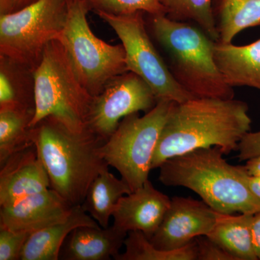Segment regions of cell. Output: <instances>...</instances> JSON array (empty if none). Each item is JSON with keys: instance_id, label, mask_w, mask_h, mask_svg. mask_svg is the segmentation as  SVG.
I'll return each mask as SVG.
<instances>
[{"instance_id": "obj_1", "label": "cell", "mask_w": 260, "mask_h": 260, "mask_svg": "<svg viewBox=\"0 0 260 260\" xmlns=\"http://www.w3.org/2000/svg\"><path fill=\"white\" fill-rule=\"evenodd\" d=\"M246 102L235 99H191L173 102L152 160L157 169L172 157L216 146L224 155L238 150L251 130Z\"/></svg>"}, {"instance_id": "obj_2", "label": "cell", "mask_w": 260, "mask_h": 260, "mask_svg": "<svg viewBox=\"0 0 260 260\" xmlns=\"http://www.w3.org/2000/svg\"><path fill=\"white\" fill-rule=\"evenodd\" d=\"M31 139L50 180V188L72 205L83 204L95 178L109 169L102 154L107 141L88 128L70 131L53 117L32 127Z\"/></svg>"}, {"instance_id": "obj_3", "label": "cell", "mask_w": 260, "mask_h": 260, "mask_svg": "<svg viewBox=\"0 0 260 260\" xmlns=\"http://www.w3.org/2000/svg\"><path fill=\"white\" fill-rule=\"evenodd\" d=\"M223 155L213 146L172 157L159 167V180L191 189L220 213L260 212V201L246 185L239 166L231 165Z\"/></svg>"}, {"instance_id": "obj_4", "label": "cell", "mask_w": 260, "mask_h": 260, "mask_svg": "<svg viewBox=\"0 0 260 260\" xmlns=\"http://www.w3.org/2000/svg\"><path fill=\"white\" fill-rule=\"evenodd\" d=\"M154 39L167 56L178 84L194 99H234L213 57L215 42L199 27L167 15H149Z\"/></svg>"}, {"instance_id": "obj_5", "label": "cell", "mask_w": 260, "mask_h": 260, "mask_svg": "<svg viewBox=\"0 0 260 260\" xmlns=\"http://www.w3.org/2000/svg\"><path fill=\"white\" fill-rule=\"evenodd\" d=\"M32 74L35 107L30 127L50 116L75 133L88 128L94 97L80 83L60 41L48 44Z\"/></svg>"}, {"instance_id": "obj_6", "label": "cell", "mask_w": 260, "mask_h": 260, "mask_svg": "<svg viewBox=\"0 0 260 260\" xmlns=\"http://www.w3.org/2000/svg\"><path fill=\"white\" fill-rule=\"evenodd\" d=\"M68 0H37L13 13L0 14V56L32 73L49 43L60 40Z\"/></svg>"}, {"instance_id": "obj_7", "label": "cell", "mask_w": 260, "mask_h": 260, "mask_svg": "<svg viewBox=\"0 0 260 260\" xmlns=\"http://www.w3.org/2000/svg\"><path fill=\"white\" fill-rule=\"evenodd\" d=\"M86 0H68V18L60 42L80 83L93 95L128 71L122 44L111 45L98 38L87 20Z\"/></svg>"}, {"instance_id": "obj_8", "label": "cell", "mask_w": 260, "mask_h": 260, "mask_svg": "<svg viewBox=\"0 0 260 260\" xmlns=\"http://www.w3.org/2000/svg\"><path fill=\"white\" fill-rule=\"evenodd\" d=\"M172 103L158 101L144 116L134 113L125 116L103 146L106 161L119 172L132 191L148 180L154 153Z\"/></svg>"}, {"instance_id": "obj_9", "label": "cell", "mask_w": 260, "mask_h": 260, "mask_svg": "<svg viewBox=\"0 0 260 260\" xmlns=\"http://www.w3.org/2000/svg\"><path fill=\"white\" fill-rule=\"evenodd\" d=\"M93 12L112 27L120 39L125 51L128 71L144 80L157 100L181 103L194 99L176 81L167 62L155 49L147 31L144 13L115 15L99 10Z\"/></svg>"}, {"instance_id": "obj_10", "label": "cell", "mask_w": 260, "mask_h": 260, "mask_svg": "<svg viewBox=\"0 0 260 260\" xmlns=\"http://www.w3.org/2000/svg\"><path fill=\"white\" fill-rule=\"evenodd\" d=\"M158 100L153 90L133 72L118 75L94 97L88 119V129L108 139L125 116L148 112Z\"/></svg>"}, {"instance_id": "obj_11", "label": "cell", "mask_w": 260, "mask_h": 260, "mask_svg": "<svg viewBox=\"0 0 260 260\" xmlns=\"http://www.w3.org/2000/svg\"><path fill=\"white\" fill-rule=\"evenodd\" d=\"M220 214L203 200L174 197L161 223L149 240L161 250L180 249L196 237L208 236Z\"/></svg>"}, {"instance_id": "obj_12", "label": "cell", "mask_w": 260, "mask_h": 260, "mask_svg": "<svg viewBox=\"0 0 260 260\" xmlns=\"http://www.w3.org/2000/svg\"><path fill=\"white\" fill-rule=\"evenodd\" d=\"M0 207V228L30 234L63 221L73 208L51 188Z\"/></svg>"}, {"instance_id": "obj_13", "label": "cell", "mask_w": 260, "mask_h": 260, "mask_svg": "<svg viewBox=\"0 0 260 260\" xmlns=\"http://www.w3.org/2000/svg\"><path fill=\"white\" fill-rule=\"evenodd\" d=\"M170 203V198L155 189L148 179L139 189L119 200L112 215L113 225L126 234L139 231L150 239Z\"/></svg>"}, {"instance_id": "obj_14", "label": "cell", "mask_w": 260, "mask_h": 260, "mask_svg": "<svg viewBox=\"0 0 260 260\" xmlns=\"http://www.w3.org/2000/svg\"><path fill=\"white\" fill-rule=\"evenodd\" d=\"M0 167V206L50 188L49 175L34 145L13 154Z\"/></svg>"}, {"instance_id": "obj_15", "label": "cell", "mask_w": 260, "mask_h": 260, "mask_svg": "<svg viewBox=\"0 0 260 260\" xmlns=\"http://www.w3.org/2000/svg\"><path fill=\"white\" fill-rule=\"evenodd\" d=\"M127 234L113 225L107 228H76L61 246L59 259H110L119 254Z\"/></svg>"}, {"instance_id": "obj_16", "label": "cell", "mask_w": 260, "mask_h": 260, "mask_svg": "<svg viewBox=\"0 0 260 260\" xmlns=\"http://www.w3.org/2000/svg\"><path fill=\"white\" fill-rule=\"evenodd\" d=\"M213 57L229 85L260 90V39L246 46L215 42Z\"/></svg>"}, {"instance_id": "obj_17", "label": "cell", "mask_w": 260, "mask_h": 260, "mask_svg": "<svg viewBox=\"0 0 260 260\" xmlns=\"http://www.w3.org/2000/svg\"><path fill=\"white\" fill-rule=\"evenodd\" d=\"M82 225L98 227V223L82 205L73 206L68 218L32 233L22 251L21 260H57L70 233Z\"/></svg>"}, {"instance_id": "obj_18", "label": "cell", "mask_w": 260, "mask_h": 260, "mask_svg": "<svg viewBox=\"0 0 260 260\" xmlns=\"http://www.w3.org/2000/svg\"><path fill=\"white\" fill-rule=\"evenodd\" d=\"M217 42L230 44L244 29L260 25V0H213Z\"/></svg>"}, {"instance_id": "obj_19", "label": "cell", "mask_w": 260, "mask_h": 260, "mask_svg": "<svg viewBox=\"0 0 260 260\" xmlns=\"http://www.w3.org/2000/svg\"><path fill=\"white\" fill-rule=\"evenodd\" d=\"M254 214H222L207 237L230 253L237 260H257L251 238Z\"/></svg>"}, {"instance_id": "obj_20", "label": "cell", "mask_w": 260, "mask_h": 260, "mask_svg": "<svg viewBox=\"0 0 260 260\" xmlns=\"http://www.w3.org/2000/svg\"><path fill=\"white\" fill-rule=\"evenodd\" d=\"M132 192L125 181L105 169L89 186L82 206L101 226L107 228L119 200Z\"/></svg>"}, {"instance_id": "obj_21", "label": "cell", "mask_w": 260, "mask_h": 260, "mask_svg": "<svg viewBox=\"0 0 260 260\" xmlns=\"http://www.w3.org/2000/svg\"><path fill=\"white\" fill-rule=\"evenodd\" d=\"M34 109L0 108V166L13 154L34 145L30 124Z\"/></svg>"}, {"instance_id": "obj_22", "label": "cell", "mask_w": 260, "mask_h": 260, "mask_svg": "<svg viewBox=\"0 0 260 260\" xmlns=\"http://www.w3.org/2000/svg\"><path fill=\"white\" fill-rule=\"evenodd\" d=\"M125 251L114 258L116 260H197L198 247L195 239L187 245L174 250L165 251L155 247L148 237L139 231L129 232L124 240Z\"/></svg>"}, {"instance_id": "obj_23", "label": "cell", "mask_w": 260, "mask_h": 260, "mask_svg": "<svg viewBox=\"0 0 260 260\" xmlns=\"http://www.w3.org/2000/svg\"><path fill=\"white\" fill-rule=\"evenodd\" d=\"M212 2L213 0H161L168 18L194 24L217 42L218 34L215 28Z\"/></svg>"}, {"instance_id": "obj_24", "label": "cell", "mask_w": 260, "mask_h": 260, "mask_svg": "<svg viewBox=\"0 0 260 260\" xmlns=\"http://www.w3.org/2000/svg\"><path fill=\"white\" fill-rule=\"evenodd\" d=\"M92 10L115 15H129L143 12L149 15H167L161 0H89Z\"/></svg>"}, {"instance_id": "obj_25", "label": "cell", "mask_w": 260, "mask_h": 260, "mask_svg": "<svg viewBox=\"0 0 260 260\" xmlns=\"http://www.w3.org/2000/svg\"><path fill=\"white\" fill-rule=\"evenodd\" d=\"M8 61L1 57L0 69V108L24 107L34 109V99L29 98L15 83Z\"/></svg>"}, {"instance_id": "obj_26", "label": "cell", "mask_w": 260, "mask_h": 260, "mask_svg": "<svg viewBox=\"0 0 260 260\" xmlns=\"http://www.w3.org/2000/svg\"><path fill=\"white\" fill-rule=\"evenodd\" d=\"M30 233L0 228V260L20 259Z\"/></svg>"}, {"instance_id": "obj_27", "label": "cell", "mask_w": 260, "mask_h": 260, "mask_svg": "<svg viewBox=\"0 0 260 260\" xmlns=\"http://www.w3.org/2000/svg\"><path fill=\"white\" fill-rule=\"evenodd\" d=\"M194 239L198 247L197 260H237L207 236H200Z\"/></svg>"}, {"instance_id": "obj_28", "label": "cell", "mask_w": 260, "mask_h": 260, "mask_svg": "<svg viewBox=\"0 0 260 260\" xmlns=\"http://www.w3.org/2000/svg\"><path fill=\"white\" fill-rule=\"evenodd\" d=\"M239 158L240 161H246L260 155V131L248 133L239 143L238 147Z\"/></svg>"}, {"instance_id": "obj_29", "label": "cell", "mask_w": 260, "mask_h": 260, "mask_svg": "<svg viewBox=\"0 0 260 260\" xmlns=\"http://www.w3.org/2000/svg\"><path fill=\"white\" fill-rule=\"evenodd\" d=\"M239 172L249 190L260 201V177L251 176L246 172L244 166H239Z\"/></svg>"}, {"instance_id": "obj_30", "label": "cell", "mask_w": 260, "mask_h": 260, "mask_svg": "<svg viewBox=\"0 0 260 260\" xmlns=\"http://www.w3.org/2000/svg\"><path fill=\"white\" fill-rule=\"evenodd\" d=\"M37 0H0V14L13 13Z\"/></svg>"}, {"instance_id": "obj_31", "label": "cell", "mask_w": 260, "mask_h": 260, "mask_svg": "<svg viewBox=\"0 0 260 260\" xmlns=\"http://www.w3.org/2000/svg\"><path fill=\"white\" fill-rule=\"evenodd\" d=\"M251 238L256 257L260 260V212L254 214L251 223Z\"/></svg>"}, {"instance_id": "obj_32", "label": "cell", "mask_w": 260, "mask_h": 260, "mask_svg": "<svg viewBox=\"0 0 260 260\" xmlns=\"http://www.w3.org/2000/svg\"><path fill=\"white\" fill-rule=\"evenodd\" d=\"M244 168L249 175L260 177V155L246 160Z\"/></svg>"}, {"instance_id": "obj_33", "label": "cell", "mask_w": 260, "mask_h": 260, "mask_svg": "<svg viewBox=\"0 0 260 260\" xmlns=\"http://www.w3.org/2000/svg\"><path fill=\"white\" fill-rule=\"evenodd\" d=\"M86 1H89V0H86Z\"/></svg>"}]
</instances>
